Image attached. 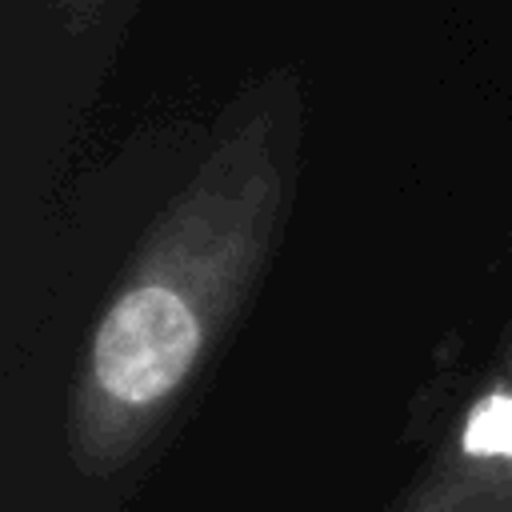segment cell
Returning a JSON list of instances; mask_svg holds the SVG:
<instances>
[{
  "mask_svg": "<svg viewBox=\"0 0 512 512\" xmlns=\"http://www.w3.org/2000/svg\"><path fill=\"white\" fill-rule=\"evenodd\" d=\"M284 108L268 96L216 136L100 308L68 400L84 472H116L160 432L268 272L292 196Z\"/></svg>",
  "mask_w": 512,
  "mask_h": 512,
  "instance_id": "cell-1",
  "label": "cell"
},
{
  "mask_svg": "<svg viewBox=\"0 0 512 512\" xmlns=\"http://www.w3.org/2000/svg\"><path fill=\"white\" fill-rule=\"evenodd\" d=\"M436 480L484 508L512 504V384H496L472 400L448 468Z\"/></svg>",
  "mask_w": 512,
  "mask_h": 512,
  "instance_id": "cell-2",
  "label": "cell"
},
{
  "mask_svg": "<svg viewBox=\"0 0 512 512\" xmlns=\"http://www.w3.org/2000/svg\"><path fill=\"white\" fill-rule=\"evenodd\" d=\"M408 512H488V508L476 504V500H468V496H460V492H452L448 484L432 480V484L412 500Z\"/></svg>",
  "mask_w": 512,
  "mask_h": 512,
  "instance_id": "cell-3",
  "label": "cell"
},
{
  "mask_svg": "<svg viewBox=\"0 0 512 512\" xmlns=\"http://www.w3.org/2000/svg\"><path fill=\"white\" fill-rule=\"evenodd\" d=\"M112 0H52V8L60 12V20L72 28V32H84L92 20H100V12L108 8Z\"/></svg>",
  "mask_w": 512,
  "mask_h": 512,
  "instance_id": "cell-4",
  "label": "cell"
}]
</instances>
